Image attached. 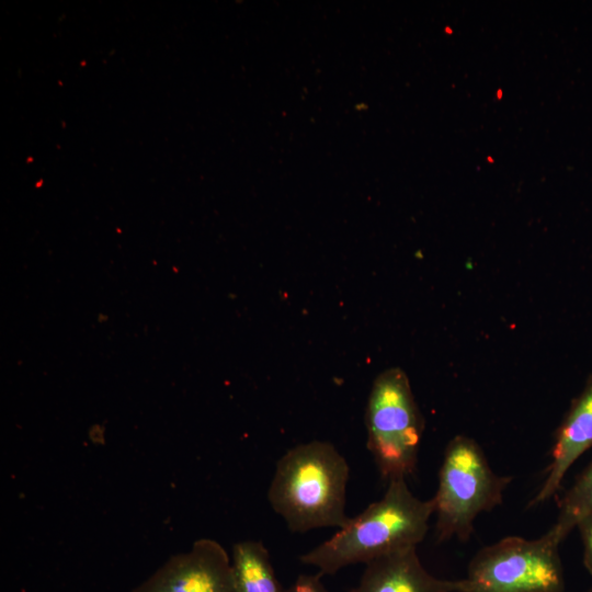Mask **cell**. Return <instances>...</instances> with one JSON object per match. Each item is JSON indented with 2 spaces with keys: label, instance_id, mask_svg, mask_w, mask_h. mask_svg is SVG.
<instances>
[{
  "label": "cell",
  "instance_id": "obj_1",
  "mask_svg": "<svg viewBox=\"0 0 592 592\" xmlns=\"http://www.w3.org/2000/svg\"><path fill=\"white\" fill-rule=\"evenodd\" d=\"M434 514L432 499L421 500L406 478L387 482L384 496L367 505L329 539L299 557L321 576L334 574L355 563H367L391 551L423 542Z\"/></svg>",
  "mask_w": 592,
  "mask_h": 592
},
{
  "label": "cell",
  "instance_id": "obj_2",
  "mask_svg": "<svg viewBox=\"0 0 592 592\" xmlns=\"http://www.w3.org/2000/svg\"><path fill=\"white\" fill-rule=\"evenodd\" d=\"M350 466L327 441L289 448L276 463L267 501L293 533L343 527Z\"/></svg>",
  "mask_w": 592,
  "mask_h": 592
},
{
  "label": "cell",
  "instance_id": "obj_3",
  "mask_svg": "<svg viewBox=\"0 0 592 592\" xmlns=\"http://www.w3.org/2000/svg\"><path fill=\"white\" fill-rule=\"evenodd\" d=\"M511 480L493 471L474 439L454 436L445 447L437 490L432 498L439 542L452 537L468 540L476 517L502 503Z\"/></svg>",
  "mask_w": 592,
  "mask_h": 592
},
{
  "label": "cell",
  "instance_id": "obj_4",
  "mask_svg": "<svg viewBox=\"0 0 592 592\" xmlns=\"http://www.w3.org/2000/svg\"><path fill=\"white\" fill-rule=\"evenodd\" d=\"M366 447L380 476L407 478L415 470L424 420L407 374L390 367L374 379L365 410Z\"/></svg>",
  "mask_w": 592,
  "mask_h": 592
},
{
  "label": "cell",
  "instance_id": "obj_5",
  "mask_svg": "<svg viewBox=\"0 0 592 592\" xmlns=\"http://www.w3.org/2000/svg\"><path fill=\"white\" fill-rule=\"evenodd\" d=\"M560 543L508 536L480 549L468 566L465 592H563Z\"/></svg>",
  "mask_w": 592,
  "mask_h": 592
},
{
  "label": "cell",
  "instance_id": "obj_6",
  "mask_svg": "<svg viewBox=\"0 0 592 592\" xmlns=\"http://www.w3.org/2000/svg\"><path fill=\"white\" fill-rule=\"evenodd\" d=\"M133 592H237L231 558L218 542L201 538Z\"/></svg>",
  "mask_w": 592,
  "mask_h": 592
},
{
  "label": "cell",
  "instance_id": "obj_7",
  "mask_svg": "<svg viewBox=\"0 0 592 592\" xmlns=\"http://www.w3.org/2000/svg\"><path fill=\"white\" fill-rule=\"evenodd\" d=\"M465 579L432 576L420 561L417 547H407L365 563L358 584L349 592H465Z\"/></svg>",
  "mask_w": 592,
  "mask_h": 592
},
{
  "label": "cell",
  "instance_id": "obj_8",
  "mask_svg": "<svg viewBox=\"0 0 592 592\" xmlns=\"http://www.w3.org/2000/svg\"><path fill=\"white\" fill-rule=\"evenodd\" d=\"M592 447V375L588 378L579 396L572 401L559 426L551 451L545 481L527 508L549 500L573 463Z\"/></svg>",
  "mask_w": 592,
  "mask_h": 592
},
{
  "label": "cell",
  "instance_id": "obj_9",
  "mask_svg": "<svg viewBox=\"0 0 592 592\" xmlns=\"http://www.w3.org/2000/svg\"><path fill=\"white\" fill-rule=\"evenodd\" d=\"M232 572L237 592H284L276 578L270 553L260 540L232 546Z\"/></svg>",
  "mask_w": 592,
  "mask_h": 592
},
{
  "label": "cell",
  "instance_id": "obj_10",
  "mask_svg": "<svg viewBox=\"0 0 592 592\" xmlns=\"http://www.w3.org/2000/svg\"><path fill=\"white\" fill-rule=\"evenodd\" d=\"M592 513V460L565 492L556 523L549 532L561 543L580 520Z\"/></svg>",
  "mask_w": 592,
  "mask_h": 592
},
{
  "label": "cell",
  "instance_id": "obj_11",
  "mask_svg": "<svg viewBox=\"0 0 592 592\" xmlns=\"http://www.w3.org/2000/svg\"><path fill=\"white\" fill-rule=\"evenodd\" d=\"M583 544V563L592 576V513L584 516L576 526Z\"/></svg>",
  "mask_w": 592,
  "mask_h": 592
},
{
  "label": "cell",
  "instance_id": "obj_12",
  "mask_svg": "<svg viewBox=\"0 0 592 592\" xmlns=\"http://www.w3.org/2000/svg\"><path fill=\"white\" fill-rule=\"evenodd\" d=\"M321 574H300L284 592H328L321 581Z\"/></svg>",
  "mask_w": 592,
  "mask_h": 592
}]
</instances>
